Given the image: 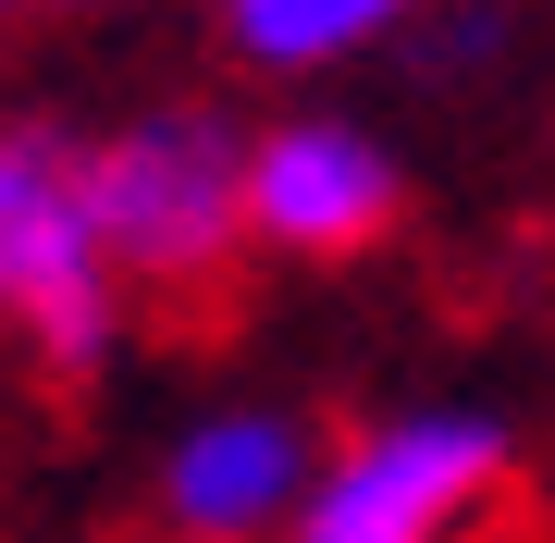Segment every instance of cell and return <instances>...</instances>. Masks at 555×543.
<instances>
[{
	"instance_id": "5",
	"label": "cell",
	"mask_w": 555,
	"mask_h": 543,
	"mask_svg": "<svg viewBox=\"0 0 555 543\" xmlns=\"http://www.w3.org/2000/svg\"><path fill=\"white\" fill-rule=\"evenodd\" d=\"M396 161H383L358 124L334 112H297L272 124V137H247V222L259 247H284V260H358V247L396 222Z\"/></svg>"
},
{
	"instance_id": "3",
	"label": "cell",
	"mask_w": 555,
	"mask_h": 543,
	"mask_svg": "<svg viewBox=\"0 0 555 543\" xmlns=\"http://www.w3.org/2000/svg\"><path fill=\"white\" fill-rule=\"evenodd\" d=\"M87 173H100V222L124 247L137 284H210L235 260L247 222V137L222 112H137L112 137H87Z\"/></svg>"
},
{
	"instance_id": "6",
	"label": "cell",
	"mask_w": 555,
	"mask_h": 543,
	"mask_svg": "<svg viewBox=\"0 0 555 543\" xmlns=\"http://www.w3.org/2000/svg\"><path fill=\"white\" fill-rule=\"evenodd\" d=\"M222 25H235V50L272 62V75H321V62L396 38L408 0H222Z\"/></svg>"
},
{
	"instance_id": "4",
	"label": "cell",
	"mask_w": 555,
	"mask_h": 543,
	"mask_svg": "<svg viewBox=\"0 0 555 543\" xmlns=\"http://www.w3.org/2000/svg\"><path fill=\"white\" fill-rule=\"evenodd\" d=\"M321 482V444L297 408H210L160 457V519L173 543H284Z\"/></svg>"
},
{
	"instance_id": "1",
	"label": "cell",
	"mask_w": 555,
	"mask_h": 543,
	"mask_svg": "<svg viewBox=\"0 0 555 543\" xmlns=\"http://www.w3.org/2000/svg\"><path fill=\"white\" fill-rule=\"evenodd\" d=\"M124 247L100 222V173H87V137H50V124H13L0 137V309L38 346V371H100L124 346Z\"/></svg>"
},
{
	"instance_id": "2",
	"label": "cell",
	"mask_w": 555,
	"mask_h": 543,
	"mask_svg": "<svg viewBox=\"0 0 555 543\" xmlns=\"http://www.w3.org/2000/svg\"><path fill=\"white\" fill-rule=\"evenodd\" d=\"M518 444L481 408H408V421L358 432L321 457V482L284 543H481L506 519Z\"/></svg>"
}]
</instances>
